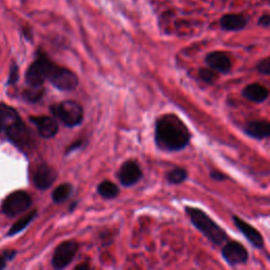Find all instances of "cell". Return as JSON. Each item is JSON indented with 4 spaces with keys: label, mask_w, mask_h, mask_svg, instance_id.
Segmentation results:
<instances>
[{
    "label": "cell",
    "mask_w": 270,
    "mask_h": 270,
    "mask_svg": "<svg viewBox=\"0 0 270 270\" xmlns=\"http://www.w3.org/2000/svg\"><path fill=\"white\" fill-rule=\"evenodd\" d=\"M36 215H37L36 210H33L32 212H30L29 214H27L26 216L20 218L19 221H17L14 225H12V227L10 228V230L8 232V235L9 236H13V235H15L17 233H19L21 230L26 229L27 226L33 221L34 218H35Z\"/></svg>",
    "instance_id": "20"
},
{
    "label": "cell",
    "mask_w": 270,
    "mask_h": 270,
    "mask_svg": "<svg viewBox=\"0 0 270 270\" xmlns=\"http://www.w3.org/2000/svg\"><path fill=\"white\" fill-rule=\"evenodd\" d=\"M22 34H24V36H25L28 40H32V38H33V34H32V30H31V28H29V27L24 28V29H22Z\"/></svg>",
    "instance_id": "29"
},
{
    "label": "cell",
    "mask_w": 270,
    "mask_h": 270,
    "mask_svg": "<svg viewBox=\"0 0 270 270\" xmlns=\"http://www.w3.org/2000/svg\"><path fill=\"white\" fill-rule=\"evenodd\" d=\"M43 86H27L22 93V97L25 100L29 101V103H36V101H38L43 96Z\"/></svg>",
    "instance_id": "21"
},
{
    "label": "cell",
    "mask_w": 270,
    "mask_h": 270,
    "mask_svg": "<svg viewBox=\"0 0 270 270\" xmlns=\"http://www.w3.org/2000/svg\"><path fill=\"white\" fill-rule=\"evenodd\" d=\"M166 178L169 184L181 185L188 178V171L185 168L176 167L167 173Z\"/></svg>",
    "instance_id": "19"
},
{
    "label": "cell",
    "mask_w": 270,
    "mask_h": 270,
    "mask_svg": "<svg viewBox=\"0 0 270 270\" xmlns=\"http://www.w3.org/2000/svg\"><path fill=\"white\" fill-rule=\"evenodd\" d=\"M142 169L140 165L134 161H127L126 163H124L117 172L118 179L126 187L137 184L142 178Z\"/></svg>",
    "instance_id": "11"
},
{
    "label": "cell",
    "mask_w": 270,
    "mask_h": 270,
    "mask_svg": "<svg viewBox=\"0 0 270 270\" xmlns=\"http://www.w3.org/2000/svg\"><path fill=\"white\" fill-rule=\"evenodd\" d=\"M206 64L219 74H228L232 69V61L229 55L223 51H213L206 55Z\"/></svg>",
    "instance_id": "12"
},
{
    "label": "cell",
    "mask_w": 270,
    "mask_h": 270,
    "mask_svg": "<svg viewBox=\"0 0 270 270\" xmlns=\"http://www.w3.org/2000/svg\"><path fill=\"white\" fill-rule=\"evenodd\" d=\"M19 78V71H18V66H17V64H12L11 66V71H10V76H9V84H15L17 82V80H18Z\"/></svg>",
    "instance_id": "26"
},
{
    "label": "cell",
    "mask_w": 270,
    "mask_h": 270,
    "mask_svg": "<svg viewBox=\"0 0 270 270\" xmlns=\"http://www.w3.org/2000/svg\"><path fill=\"white\" fill-rule=\"evenodd\" d=\"M249 138L255 140L270 139V122L268 121H251L244 128Z\"/></svg>",
    "instance_id": "15"
},
{
    "label": "cell",
    "mask_w": 270,
    "mask_h": 270,
    "mask_svg": "<svg viewBox=\"0 0 270 270\" xmlns=\"http://www.w3.org/2000/svg\"><path fill=\"white\" fill-rule=\"evenodd\" d=\"M18 116V113L14 108L5 104H0V133L6 129L8 124Z\"/></svg>",
    "instance_id": "17"
},
{
    "label": "cell",
    "mask_w": 270,
    "mask_h": 270,
    "mask_svg": "<svg viewBox=\"0 0 270 270\" xmlns=\"http://www.w3.org/2000/svg\"><path fill=\"white\" fill-rule=\"evenodd\" d=\"M7 138L14 144L17 148L26 149L31 145V133L24 123V121L18 116L13 120L5 129Z\"/></svg>",
    "instance_id": "6"
},
{
    "label": "cell",
    "mask_w": 270,
    "mask_h": 270,
    "mask_svg": "<svg viewBox=\"0 0 270 270\" xmlns=\"http://www.w3.org/2000/svg\"><path fill=\"white\" fill-rule=\"evenodd\" d=\"M198 77L208 84H213L218 79L217 72L214 71L211 68H200L198 70Z\"/></svg>",
    "instance_id": "23"
},
{
    "label": "cell",
    "mask_w": 270,
    "mask_h": 270,
    "mask_svg": "<svg viewBox=\"0 0 270 270\" xmlns=\"http://www.w3.org/2000/svg\"><path fill=\"white\" fill-rule=\"evenodd\" d=\"M80 146H81V142H77V143H74V144H72V145L69 147V149L66 150V153H69V152L73 151L75 148H78V147H80Z\"/></svg>",
    "instance_id": "30"
},
{
    "label": "cell",
    "mask_w": 270,
    "mask_h": 270,
    "mask_svg": "<svg viewBox=\"0 0 270 270\" xmlns=\"http://www.w3.org/2000/svg\"><path fill=\"white\" fill-rule=\"evenodd\" d=\"M53 115L66 127H75L82 122V107L74 100H64L50 108Z\"/></svg>",
    "instance_id": "3"
},
{
    "label": "cell",
    "mask_w": 270,
    "mask_h": 270,
    "mask_svg": "<svg viewBox=\"0 0 270 270\" xmlns=\"http://www.w3.org/2000/svg\"><path fill=\"white\" fill-rule=\"evenodd\" d=\"M75 269H76V270H79V269H80V270H83V269H86V270H87V269H89V265H88V264L78 265V266L75 267Z\"/></svg>",
    "instance_id": "31"
},
{
    "label": "cell",
    "mask_w": 270,
    "mask_h": 270,
    "mask_svg": "<svg viewBox=\"0 0 270 270\" xmlns=\"http://www.w3.org/2000/svg\"><path fill=\"white\" fill-rule=\"evenodd\" d=\"M97 191H98L99 195H101V196L107 198V199L114 198V197H116L118 195V193H120V189H118L117 186L114 183L110 182V181L101 182L98 185Z\"/></svg>",
    "instance_id": "18"
},
{
    "label": "cell",
    "mask_w": 270,
    "mask_h": 270,
    "mask_svg": "<svg viewBox=\"0 0 270 270\" xmlns=\"http://www.w3.org/2000/svg\"><path fill=\"white\" fill-rule=\"evenodd\" d=\"M57 171L53 167L42 163L39 164L32 174V179L36 188L40 190H44L50 188L54 184L57 178Z\"/></svg>",
    "instance_id": "10"
},
{
    "label": "cell",
    "mask_w": 270,
    "mask_h": 270,
    "mask_svg": "<svg viewBox=\"0 0 270 270\" xmlns=\"http://www.w3.org/2000/svg\"><path fill=\"white\" fill-rule=\"evenodd\" d=\"M192 134L181 117L168 113L160 116L155 123L156 146L166 152L182 151L187 147Z\"/></svg>",
    "instance_id": "1"
},
{
    "label": "cell",
    "mask_w": 270,
    "mask_h": 270,
    "mask_svg": "<svg viewBox=\"0 0 270 270\" xmlns=\"http://www.w3.org/2000/svg\"><path fill=\"white\" fill-rule=\"evenodd\" d=\"M219 25H221V28L225 31H242L247 26V19L245 18V16L241 14L231 13L222 16V18L219 19Z\"/></svg>",
    "instance_id": "16"
},
{
    "label": "cell",
    "mask_w": 270,
    "mask_h": 270,
    "mask_svg": "<svg viewBox=\"0 0 270 270\" xmlns=\"http://www.w3.org/2000/svg\"><path fill=\"white\" fill-rule=\"evenodd\" d=\"M232 221L236 229H238L245 236V239L250 243L251 246H253L257 249L264 248L265 246L264 238L261 234V232L256 227H253L252 225L244 221L242 217H240L239 215H235V214L232 215Z\"/></svg>",
    "instance_id": "9"
},
{
    "label": "cell",
    "mask_w": 270,
    "mask_h": 270,
    "mask_svg": "<svg viewBox=\"0 0 270 270\" xmlns=\"http://www.w3.org/2000/svg\"><path fill=\"white\" fill-rule=\"evenodd\" d=\"M73 191V187L71 184H61L59 185L58 187L53 191V194H52V198H53V201L54 202H61L63 200H65L68 197H69L71 195Z\"/></svg>",
    "instance_id": "22"
},
{
    "label": "cell",
    "mask_w": 270,
    "mask_h": 270,
    "mask_svg": "<svg viewBox=\"0 0 270 270\" xmlns=\"http://www.w3.org/2000/svg\"><path fill=\"white\" fill-rule=\"evenodd\" d=\"M242 95L253 104H262L270 96V91L259 82H252L243 89Z\"/></svg>",
    "instance_id": "14"
},
{
    "label": "cell",
    "mask_w": 270,
    "mask_h": 270,
    "mask_svg": "<svg viewBox=\"0 0 270 270\" xmlns=\"http://www.w3.org/2000/svg\"><path fill=\"white\" fill-rule=\"evenodd\" d=\"M47 79L60 91H72L78 86V78L74 72L53 61L49 68Z\"/></svg>",
    "instance_id": "4"
},
{
    "label": "cell",
    "mask_w": 270,
    "mask_h": 270,
    "mask_svg": "<svg viewBox=\"0 0 270 270\" xmlns=\"http://www.w3.org/2000/svg\"><path fill=\"white\" fill-rule=\"evenodd\" d=\"M15 256H16V251H14V250H10V251L4 252V255L0 256V269L6 268L8 263H9V261L14 259Z\"/></svg>",
    "instance_id": "25"
},
{
    "label": "cell",
    "mask_w": 270,
    "mask_h": 270,
    "mask_svg": "<svg viewBox=\"0 0 270 270\" xmlns=\"http://www.w3.org/2000/svg\"><path fill=\"white\" fill-rule=\"evenodd\" d=\"M185 212L188 215L191 224L214 245L221 246L229 240L225 229L219 226L204 210L196 207L186 206Z\"/></svg>",
    "instance_id": "2"
},
{
    "label": "cell",
    "mask_w": 270,
    "mask_h": 270,
    "mask_svg": "<svg viewBox=\"0 0 270 270\" xmlns=\"http://www.w3.org/2000/svg\"><path fill=\"white\" fill-rule=\"evenodd\" d=\"M258 25L260 27H264V28L270 27V14L262 15L259 18V20H258Z\"/></svg>",
    "instance_id": "28"
},
{
    "label": "cell",
    "mask_w": 270,
    "mask_h": 270,
    "mask_svg": "<svg viewBox=\"0 0 270 270\" xmlns=\"http://www.w3.org/2000/svg\"><path fill=\"white\" fill-rule=\"evenodd\" d=\"M32 205V198L26 191H15L9 194L3 202V211L9 217H14L27 211Z\"/></svg>",
    "instance_id": "5"
},
{
    "label": "cell",
    "mask_w": 270,
    "mask_h": 270,
    "mask_svg": "<svg viewBox=\"0 0 270 270\" xmlns=\"http://www.w3.org/2000/svg\"><path fill=\"white\" fill-rule=\"evenodd\" d=\"M256 69L259 73H261L263 75L270 76V57H266V58L261 59L257 63Z\"/></svg>",
    "instance_id": "24"
},
{
    "label": "cell",
    "mask_w": 270,
    "mask_h": 270,
    "mask_svg": "<svg viewBox=\"0 0 270 270\" xmlns=\"http://www.w3.org/2000/svg\"><path fill=\"white\" fill-rule=\"evenodd\" d=\"M78 244L75 241H65L57 246L52 258V265L56 269H63L75 258Z\"/></svg>",
    "instance_id": "8"
},
{
    "label": "cell",
    "mask_w": 270,
    "mask_h": 270,
    "mask_svg": "<svg viewBox=\"0 0 270 270\" xmlns=\"http://www.w3.org/2000/svg\"><path fill=\"white\" fill-rule=\"evenodd\" d=\"M222 258L225 262L231 266H239L246 264L249 260V252L247 248L238 241H227L221 250Z\"/></svg>",
    "instance_id": "7"
},
{
    "label": "cell",
    "mask_w": 270,
    "mask_h": 270,
    "mask_svg": "<svg viewBox=\"0 0 270 270\" xmlns=\"http://www.w3.org/2000/svg\"><path fill=\"white\" fill-rule=\"evenodd\" d=\"M31 122L36 126L39 135L43 139H52L58 132V124L53 117L32 116Z\"/></svg>",
    "instance_id": "13"
},
{
    "label": "cell",
    "mask_w": 270,
    "mask_h": 270,
    "mask_svg": "<svg viewBox=\"0 0 270 270\" xmlns=\"http://www.w3.org/2000/svg\"><path fill=\"white\" fill-rule=\"evenodd\" d=\"M210 178H212L214 181H217V182H223V181L228 179V176L226 174H224L223 172H221V171L212 170L210 172Z\"/></svg>",
    "instance_id": "27"
}]
</instances>
